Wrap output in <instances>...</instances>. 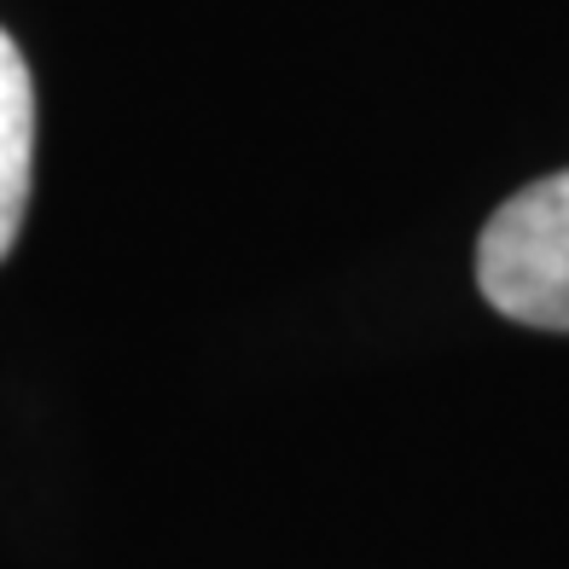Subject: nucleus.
<instances>
[{
	"label": "nucleus",
	"instance_id": "f257e3e1",
	"mask_svg": "<svg viewBox=\"0 0 569 569\" xmlns=\"http://www.w3.org/2000/svg\"><path fill=\"white\" fill-rule=\"evenodd\" d=\"M477 284L506 320L569 331V169L535 180L488 216Z\"/></svg>",
	"mask_w": 569,
	"mask_h": 569
},
{
	"label": "nucleus",
	"instance_id": "f03ea898",
	"mask_svg": "<svg viewBox=\"0 0 569 569\" xmlns=\"http://www.w3.org/2000/svg\"><path fill=\"white\" fill-rule=\"evenodd\" d=\"M36 180V82L18 41L0 30V262L23 232Z\"/></svg>",
	"mask_w": 569,
	"mask_h": 569
}]
</instances>
